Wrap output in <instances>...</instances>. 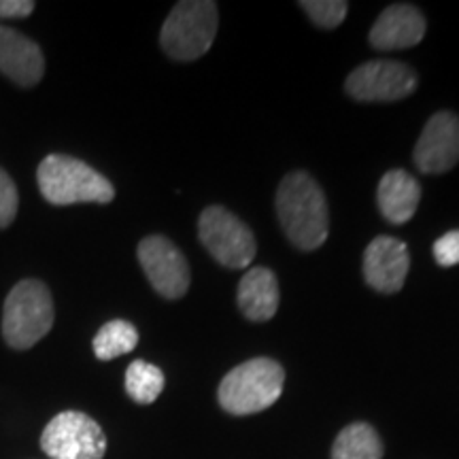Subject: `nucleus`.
Listing matches in <instances>:
<instances>
[{"mask_svg":"<svg viewBox=\"0 0 459 459\" xmlns=\"http://www.w3.org/2000/svg\"><path fill=\"white\" fill-rule=\"evenodd\" d=\"M54 325V300L39 279L20 281L9 291L3 308V338L15 351L32 349Z\"/></svg>","mask_w":459,"mask_h":459,"instance_id":"20e7f679","label":"nucleus"},{"mask_svg":"<svg viewBox=\"0 0 459 459\" xmlns=\"http://www.w3.org/2000/svg\"><path fill=\"white\" fill-rule=\"evenodd\" d=\"M198 237L221 266L237 271L254 262L257 249L254 232L223 206H209L200 213Z\"/></svg>","mask_w":459,"mask_h":459,"instance_id":"423d86ee","label":"nucleus"},{"mask_svg":"<svg viewBox=\"0 0 459 459\" xmlns=\"http://www.w3.org/2000/svg\"><path fill=\"white\" fill-rule=\"evenodd\" d=\"M332 459H383L381 436L370 423H351L336 436Z\"/></svg>","mask_w":459,"mask_h":459,"instance_id":"dca6fc26","label":"nucleus"},{"mask_svg":"<svg viewBox=\"0 0 459 459\" xmlns=\"http://www.w3.org/2000/svg\"><path fill=\"white\" fill-rule=\"evenodd\" d=\"M143 273L166 300H179L189 290V266L186 255L172 240L160 234L143 238L136 249Z\"/></svg>","mask_w":459,"mask_h":459,"instance_id":"1a4fd4ad","label":"nucleus"},{"mask_svg":"<svg viewBox=\"0 0 459 459\" xmlns=\"http://www.w3.org/2000/svg\"><path fill=\"white\" fill-rule=\"evenodd\" d=\"M419 200H421V186L411 172L394 169L383 175L378 181L377 203L383 217L389 223H406L417 213Z\"/></svg>","mask_w":459,"mask_h":459,"instance_id":"4468645a","label":"nucleus"},{"mask_svg":"<svg viewBox=\"0 0 459 459\" xmlns=\"http://www.w3.org/2000/svg\"><path fill=\"white\" fill-rule=\"evenodd\" d=\"M0 73L20 88H32L43 79L41 48L13 28L0 26Z\"/></svg>","mask_w":459,"mask_h":459,"instance_id":"ddd939ff","label":"nucleus"},{"mask_svg":"<svg viewBox=\"0 0 459 459\" xmlns=\"http://www.w3.org/2000/svg\"><path fill=\"white\" fill-rule=\"evenodd\" d=\"M32 0H0V20H22L32 15Z\"/></svg>","mask_w":459,"mask_h":459,"instance_id":"4be33fe9","label":"nucleus"},{"mask_svg":"<svg viewBox=\"0 0 459 459\" xmlns=\"http://www.w3.org/2000/svg\"><path fill=\"white\" fill-rule=\"evenodd\" d=\"M300 7L324 30H334L347 17L349 4L342 0H302Z\"/></svg>","mask_w":459,"mask_h":459,"instance_id":"6ab92c4d","label":"nucleus"},{"mask_svg":"<svg viewBox=\"0 0 459 459\" xmlns=\"http://www.w3.org/2000/svg\"><path fill=\"white\" fill-rule=\"evenodd\" d=\"M364 279L378 294H395L404 285L411 268L406 245L394 237H377L366 247Z\"/></svg>","mask_w":459,"mask_h":459,"instance_id":"9b49d317","label":"nucleus"},{"mask_svg":"<svg viewBox=\"0 0 459 459\" xmlns=\"http://www.w3.org/2000/svg\"><path fill=\"white\" fill-rule=\"evenodd\" d=\"M37 183L49 204L68 206L79 203L107 204L115 198V187L107 177L82 160L51 153L39 164Z\"/></svg>","mask_w":459,"mask_h":459,"instance_id":"f03ea898","label":"nucleus"},{"mask_svg":"<svg viewBox=\"0 0 459 459\" xmlns=\"http://www.w3.org/2000/svg\"><path fill=\"white\" fill-rule=\"evenodd\" d=\"M283 383L285 370L279 361L255 358L238 364L221 378L217 398L230 415H254L271 409L283 394Z\"/></svg>","mask_w":459,"mask_h":459,"instance_id":"7ed1b4c3","label":"nucleus"},{"mask_svg":"<svg viewBox=\"0 0 459 459\" xmlns=\"http://www.w3.org/2000/svg\"><path fill=\"white\" fill-rule=\"evenodd\" d=\"M426 17L412 4H392L378 15L370 30V45L378 51L409 49L426 37Z\"/></svg>","mask_w":459,"mask_h":459,"instance_id":"f8f14e48","label":"nucleus"},{"mask_svg":"<svg viewBox=\"0 0 459 459\" xmlns=\"http://www.w3.org/2000/svg\"><path fill=\"white\" fill-rule=\"evenodd\" d=\"M164 389V372L149 361L136 359L126 370V392L136 404H152Z\"/></svg>","mask_w":459,"mask_h":459,"instance_id":"a211bd4d","label":"nucleus"},{"mask_svg":"<svg viewBox=\"0 0 459 459\" xmlns=\"http://www.w3.org/2000/svg\"><path fill=\"white\" fill-rule=\"evenodd\" d=\"M41 449L51 459H102L107 436L85 412L65 411L45 426Z\"/></svg>","mask_w":459,"mask_h":459,"instance_id":"0eeeda50","label":"nucleus"},{"mask_svg":"<svg viewBox=\"0 0 459 459\" xmlns=\"http://www.w3.org/2000/svg\"><path fill=\"white\" fill-rule=\"evenodd\" d=\"M417 74L395 60H370L355 68L344 82V90L359 102H394L411 96Z\"/></svg>","mask_w":459,"mask_h":459,"instance_id":"6e6552de","label":"nucleus"},{"mask_svg":"<svg viewBox=\"0 0 459 459\" xmlns=\"http://www.w3.org/2000/svg\"><path fill=\"white\" fill-rule=\"evenodd\" d=\"M237 302L249 321H268L279 311V281L271 268L255 266L240 279Z\"/></svg>","mask_w":459,"mask_h":459,"instance_id":"2eb2a0df","label":"nucleus"},{"mask_svg":"<svg viewBox=\"0 0 459 459\" xmlns=\"http://www.w3.org/2000/svg\"><path fill=\"white\" fill-rule=\"evenodd\" d=\"M434 257L438 266H457L459 264V230H451L434 243Z\"/></svg>","mask_w":459,"mask_h":459,"instance_id":"412c9836","label":"nucleus"},{"mask_svg":"<svg viewBox=\"0 0 459 459\" xmlns=\"http://www.w3.org/2000/svg\"><path fill=\"white\" fill-rule=\"evenodd\" d=\"M217 26L220 13L213 0H183L166 17L160 45L172 60H198L213 45Z\"/></svg>","mask_w":459,"mask_h":459,"instance_id":"39448f33","label":"nucleus"},{"mask_svg":"<svg viewBox=\"0 0 459 459\" xmlns=\"http://www.w3.org/2000/svg\"><path fill=\"white\" fill-rule=\"evenodd\" d=\"M139 344V332L126 319H113L102 325L99 334L94 336V355L102 361L115 359L119 355L130 353Z\"/></svg>","mask_w":459,"mask_h":459,"instance_id":"f3484780","label":"nucleus"},{"mask_svg":"<svg viewBox=\"0 0 459 459\" xmlns=\"http://www.w3.org/2000/svg\"><path fill=\"white\" fill-rule=\"evenodd\" d=\"M277 217L285 237L300 251H315L328 240L330 213L324 189L308 172H290L277 189Z\"/></svg>","mask_w":459,"mask_h":459,"instance_id":"f257e3e1","label":"nucleus"},{"mask_svg":"<svg viewBox=\"0 0 459 459\" xmlns=\"http://www.w3.org/2000/svg\"><path fill=\"white\" fill-rule=\"evenodd\" d=\"M415 166L423 175H443L459 162V117L451 111H440L428 119L419 136Z\"/></svg>","mask_w":459,"mask_h":459,"instance_id":"9d476101","label":"nucleus"},{"mask_svg":"<svg viewBox=\"0 0 459 459\" xmlns=\"http://www.w3.org/2000/svg\"><path fill=\"white\" fill-rule=\"evenodd\" d=\"M17 206H20V196H17L15 183L7 170L0 169V230L13 223Z\"/></svg>","mask_w":459,"mask_h":459,"instance_id":"aec40b11","label":"nucleus"}]
</instances>
